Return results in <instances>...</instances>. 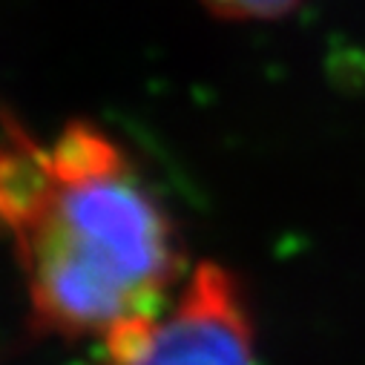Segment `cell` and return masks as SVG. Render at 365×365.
<instances>
[{
	"label": "cell",
	"instance_id": "1",
	"mask_svg": "<svg viewBox=\"0 0 365 365\" xmlns=\"http://www.w3.org/2000/svg\"><path fill=\"white\" fill-rule=\"evenodd\" d=\"M0 236L15 250L32 328L63 339H101L161 311L181 273L167 207L86 118L35 138L0 107Z\"/></svg>",
	"mask_w": 365,
	"mask_h": 365
},
{
	"label": "cell",
	"instance_id": "3",
	"mask_svg": "<svg viewBox=\"0 0 365 365\" xmlns=\"http://www.w3.org/2000/svg\"><path fill=\"white\" fill-rule=\"evenodd\" d=\"M199 4L219 21L264 24L288 18L291 12H297L302 0H199Z\"/></svg>",
	"mask_w": 365,
	"mask_h": 365
},
{
	"label": "cell",
	"instance_id": "2",
	"mask_svg": "<svg viewBox=\"0 0 365 365\" xmlns=\"http://www.w3.org/2000/svg\"><path fill=\"white\" fill-rule=\"evenodd\" d=\"M101 351V365H256L242 288L213 262L193 270L173 308L104 334Z\"/></svg>",
	"mask_w": 365,
	"mask_h": 365
}]
</instances>
